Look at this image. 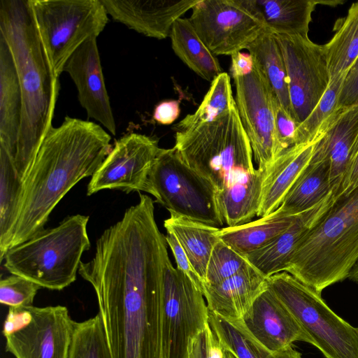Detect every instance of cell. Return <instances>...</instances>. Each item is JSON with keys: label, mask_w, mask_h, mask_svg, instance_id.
Here are the masks:
<instances>
[{"label": "cell", "mask_w": 358, "mask_h": 358, "mask_svg": "<svg viewBox=\"0 0 358 358\" xmlns=\"http://www.w3.org/2000/svg\"><path fill=\"white\" fill-rule=\"evenodd\" d=\"M153 222L122 219L97 239L78 273L93 287L112 358H166L164 273L170 259Z\"/></svg>", "instance_id": "6da1fadb"}, {"label": "cell", "mask_w": 358, "mask_h": 358, "mask_svg": "<svg viewBox=\"0 0 358 358\" xmlns=\"http://www.w3.org/2000/svg\"><path fill=\"white\" fill-rule=\"evenodd\" d=\"M110 141V135L99 124L69 116L50 129L24 181L10 249L45 229L63 197L99 168L113 148Z\"/></svg>", "instance_id": "7a4b0ae2"}, {"label": "cell", "mask_w": 358, "mask_h": 358, "mask_svg": "<svg viewBox=\"0 0 358 358\" xmlns=\"http://www.w3.org/2000/svg\"><path fill=\"white\" fill-rule=\"evenodd\" d=\"M173 147L189 167L213 186L227 227L249 222L257 216L266 172L255 168L236 102L215 120L176 131Z\"/></svg>", "instance_id": "3957f363"}, {"label": "cell", "mask_w": 358, "mask_h": 358, "mask_svg": "<svg viewBox=\"0 0 358 358\" xmlns=\"http://www.w3.org/2000/svg\"><path fill=\"white\" fill-rule=\"evenodd\" d=\"M0 38L12 55L22 97L20 131L11 163L24 183L43 140L53 127L59 78L42 48L28 0H0Z\"/></svg>", "instance_id": "277c9868"}, {"label": "cell", "mask_w": 358, "mask_h": 358, "mask_svg": "<svg viewBox=\"0 0 358 358\" xmlns=\"http://www.w3.org/2000/svg\"><path fill=\"white\" fill-rule=\"evenodd\" d=\"M358 260V186L337 197L300 240L285 271L320 293L348 278Z\"/></svg>", "instance_id": "5b68a950"}, {"label": "cell", "mask_w": 358, "mask_h": 358, "mask_svg": "<svg viewBox=\"0 0 358 358\" xmlns=\"http://www.w3.org/2000/svg\"><path fill=\"white\" fill-rule=\"evenodd\" d=\"M89 216L77 214L44 229L6 253L4 267L41 288L60 291L73 283L83 254L90 248Z\"/></svg>", "instance_id": "8992f818"}, {"label": "cell", "mask_w": 358, "mask_h": 358, "mask_svg": "<svg viewBox=\"0 0 358 358\" xmlns=\"http://www.w3.org/2000/svg\"><path fill=\"white\" fill-rule=\"evenodd\" d=\"M42 48L57 78L71 55L108 22L101 0H28Z\"/></svg>", "instance_id": "52a82bcc"}, {"label": "cell", "mask_w": 358, "mask_h": 358, "mask_svg": "<svg viewBox=\"0 0 358 358\" xmlns=\"http://www.w3.org/2000/svg\"><path fill=\"white\" fill-rule=\"evenodd\" d=\"M266 282L326 358H358V328L337 315L320 293L286 271Z\"/></svg>", "instance_id": "ba28073f"}, {"label": "cell", "mask_w": 358, "mask_h": 358, "mask_svg": "<svg viewBox=\"0 0 358 358\" xmlns=\"http://www.w3.org/2000/svg\"><path fill=\"white\" fill-rule=\"evenodd\" d=\"M145 192L169 211L212 227L224 224L213 186L189 167L174 147L161 148Z\"/></svg>", "instance_id": "9c48e42d"}, {"label": "cell", "mask_w": 358, "mask_h": 358, "mask_svg": "<svg viewBox=\"0 0 358 358\" xmlns=\"http://www.w3.org/2000/svg\"><path fill=\"white\" fill-rule=\"evenodd\" d=\"M208 324L202 291L169 259L163 288V336L166 358H187L190 341Z\"/></svg>", "instance_id": "30bf717a"}, {"label": "cell", "mask_w": 358, "mask_h": 358, "mask_svg": "<svg viewBox=\"0 0 358 358\" xmlns=\"http://www.w3.org/2000/svg\"><path fill=\"white\" fill-rule=\"evenodd\" d=\"M188 19L215 56H231L246 49L265 29L241 0H199Z\"/></svg>", "instance_id": "8fae6325"}, {"label": "cell", "mask_w": 358, "mask_h": 358, "mask_svg": "<svg viewBox=\"0 0 358 358\" xmlns=\"http://www.w3.org/2000/svg\"><path fill=\"white\" fill-rule=\"evenodd\" d=\"M286 66L292 115L300 124L326 92L331 78L323 45L309 37L275 34Z\"/></svg>", "instance_id": "7c38bea8"}, {"label": "cell", "mask_w": 358, "mask_h": 358, "mask_svg": "<svg viewBox=\"0 0 358 358\" xmlns=\"http://www.w3.org/2000/svg\"><path fill=\"white\" fill-rule=\"evenodd\" d=\"M233 79L236 108L249 138L257 169L266 172L278 157L273 93L255 62L249 74Z\"/></svg>", "instance_id": "4fadbf2b"}, {"label": "cell", "mask_w": 358, "mask_h": 358, "mask_svg": "<svg viewBox=\"0 0 358 358\" xmlns=\"http://www.w3.org/2000/svg\"><path fill=\"white\" fill-rule=\"evenodd\" d=\"M158 141L129 133L115 141L113 148L92 176L87 187L91 196L103 189L146 192L148 175L160 152Z\"/></svg>", "instance_id": "5bb4252c"}, {"label": "cell", "mask_w": 358, "mask_h": 358, "mask_svg": "<svg viewBox=\"0 0 358 358\" xmlns=\"http://www.w3.org/2000/svg\"><path fill=\"white\" fill-rule=\"evenodd\" d=\"M30 322L6 337L15 358H68L76 322L66 306H29Z\"/></svg>", "instance_id": "9a60e30c"}, {"label": "cell", "mask_w": 358, "mask_h": 358, "mask_svg": "<svg viewBox=\"0 0 358 358\" xmlns=\"http://www.w3.org/2000/svg\"><path fill=\"white\" fill-rule=\"evenodd\" d=\"M63 72L68 73L75 83L78 101L87 117L115 135L116 124L104 82L96 37L87 40L71 55Z\"/></svg>", "instance_id": "2e32d148"}, {"label": "cell", "mask_w": 358, "mask_h": 358, "mask_svg": "<svg viewBox=\"0 0 358 358\" xmlns=\"http://www.w3.org/2000/svg\"><path fill=\"white\" fill-rule=\"evenodd\" d=\"M238 320L255 340L273 352L291 347L295 341L313 343L309 335L268 287Z\"/></svg>", "instance_id": "e0dca14e"}, {"label": "cell", "mask_w": 358, "mask_h": 358, "mask_svg": "<svg viewBox=\"0 0 358 358\" xmlns=\"http://www.w3.org/2000/svg\"><path fill=\"white\" fill-rule=\"evenodd\" d=\"M108 15L131 29L157 39L169 37L173 23L199 0H101Z\"/></svg>", "instance_id": "ac0fdd59"}, {"label": "cell", "mask_w": 358, "mask_h": 358, "mask_svg": "<svg viewBox=\"0 0 358 358\" xmlns=\"http://www.w3.org/2000/svg\"><path fill=\"white\" fill-rule=\"evenodd\" d=\"M357 151L358 104L338 108L315 143L310 163L329 165L331 181L338 192Z\"/></svg>", "instance_id": "d6986e66"}, {"label": "cell", "mask_w": 358, "mask_h": 358, "mask_svg": "<svg viewBox=\"0 0 358 358\" xmlns=\"http://www.w3.org/2000/svg\"><path fill=\"white\" fill-rule=\"evenodd\" d=\"M336 199L334 192L299 214L289 227L267 245L245 255L248 263L266 278L285 271L301 238L320 221Z\"/></svg>", "instance_id": "ffe728a7"}, {"label": "cell", "mask_w": 358, "mask_h": 358, "mask_svg": "<svg viewBox=\"0 0 358 358\" xmlns=\"http://www.w3.org/2000/svg\"><path fill=\"white\" fill-rule=\"evenodd\" d=\"M267 287L266 278L248 263L222 282L204 285L203 294L209 310L227 320H237Z\"/></svg>", "instance_id": "44dd1931"}, {"label": "cell", "mask_w": 358, "mask_h": 358, "mask_svg": "<svg viewBox=\"0 0 358 358\" xmlns=\"http://www.w3.org/2000/svg\"><path fill=\"white\" fill-rule=\"evenodd\" d=\"M22 116V97L10 50L0 38V150L15 157Z\"/></svg>", "instance_id": "7402d4cb"}, {"label": "cell", "mask_w": 358, "mask_h": 358, "mask_svg": "<svg viewBox=\"0 0 358 358\" xmlns=\"http://www.w3.org/2000/svg\"><path fill=\"white\" fill-rule=\"evenodd\" d=\"M315 142L293 146L277 158L266 171L257 217L270 215L280 206L309 164Z\"/></svg>", "instance_id": "603a6c76"}, {"label": "cell", "mask_w": 358, "mask_h": 358, "mask_svg": "<svg viewBox=\"0 0 358 358\" xmlns=\"http://www.w3.org/2000/svg\"><path fill=\"white\" fill-rule=\"evenodd\" d=\"M271 32L308 37L315 0H241Z\"/></svg>", "instance_id": "cb8c5ba5"}, {"label": "cell", "mask_w": 358, "mask_h": 358, "mask_svg": "<svg viewBox=\"0 0 358 358\" xmlns=\"http://www.w3.org/2000/svg\"><path fill=\"white\" fill-rule=\"evenodd\" d=\"M336 192L331 181L329 165L324 162H309L280 206L272 214L285 216L299 215Z\"/></svg>", "instance_id": "d4e9b609"}, {"label": "cell", "mask_w": 358, "mask_h": 358, "mask_svg": "<svg viewBox=\"0 0 358 358\" xmlns=\"http://www.w3.org/2000/svg\"><path fill=\"white\" fill-rule=\"evenodd\" d=\"M169 213L170 217L164 221V227L177 238L204 285L207 265L212 250L220 240L217 234L220 228Z\"/></svg>", "instance_id": "484cf974"}, {"label": "cell", "mask_w": 358, "mask_h": 358, "mask_svg": "<svg viewBox=\"0 0 358 358\" xmlns=\"http://www.w3.org/2000/svg\"><path fill=\"white\" fill-rule=\"evenodd\" d=\"M246 50L267 80L275 97L292 116L286 66L276 36L265 27Z\"/></svg>", "instance_id": "4316f807"}, {"label": "cell", "mask_w": 358, "mask_h": 358, "mask_svg": "<svg viewBox=\"0 0 358 358\" xmlns=\"http://www.w3.org/2000/svg\"><path fill=\"white\" fill-rule=\"evenodd\" d=\"M169 37L175 54L203 79L212 82L222 73L218 59L199 37L188 18H178Z\"/></svg>", "instance_id": "83f0119b"}, {"label": "cell", "mask_w": 358, "mask_h": 358, "mask_svg": "<svg viewBox=\"0 0 358 358\" xmlns=\"http://www.w3.org/2000/svg\"><path fill=\"white\" fill-rule=\"evenodd\" d=\"M298 215L271 214L241 225L220 228L217 236L232 249L245 255L267 245L289 227Z\"/></svg>", "instance_id": "f1b7e54d"}, {"label": "cell", "mask_w": 358, "mask_h": 358, "mask_svg": "<svg viewBox=\"0 0 358 358\" xmlns=\"http://www.w3.org/2000/svg\"><path fill=\"white\" fill-rule=\"evenodd\" d=\"M208 323L224 349L237 358H302L292 346L273 352L265 348L237 320H227L208 310Z\"/></svg>", "instance_id": "f546056e"}, {"label": "cell", "mask_w": 358, "mask_h": 358, "mask_svg": "<svg viewBox=\"0 0 358 358\" xmlns=\"http://www.w3.org/2000/svg\"><path fill=\"white\" fill-rule=\"evenodd\" d=\"M23 182L6 152L0 150V261L10 249L20 215Z\"/></svg>", "instance_id": "4dcf8cb0"}, {"label": "cell", "mask_w": 358, "mask_h": 358, "mask_svg": "<svg viewBox=\"0 0 358 358\" xmlns=\"http://www.w3.org/2000/svg\"><path fill=\"white\" fill-rule=\"evenodd\" d=\"M334 34L323 45L330 78L346 73L358 59V1L334 26Z\"/></svg>", "instance_id": "1f68e13d"}, {"label": "cell", "mask_w": 358, "mask_h": 358, "mask_svg": "<svg viewBox=\"0 0 358 358\" xmlns=\"http://www.w3.org/2000/svg\"><path fill=\"white\" fill-rule=\"evenodd\" d=\"M234 103L230 76L222 72L211 82L210 87L197 110L194 113L186 115L176 125V131H185L202 123L215 120L225 113Z\"/></svg>", "instance_id": "d6a6232c"}, {"label": "cell", "mask_w": 358, "mask_h": 358, "mask_svg": "<svg viewBox=\"0 0 358 358\" xmlns=\"http://www.w3.org/2000/svg\"><path fill=\"white\" fill-rule=\"evenodd\" d=\"M347 73L331 79L317 106L305 120L298 125L296 145L312 143L320 138L338 108V99Z\"/></svg>", "instance_id": "836d02e7"}, {"label": "cell", "mask_w": 358, "mask_h": 358, "mask_svg": "<svg viewBox=\"0 0 358 358\" xmlns=\"http://www.w3.org/2000/svg\"><path fill=\"white\" fill-rule=\"evenodd\" d=\"M68 358H112L99 314L76 322Z\"/></svg>", "instance_id": "e575fe53"}, {"label": "cell", "mask_w": 358, "mask_h": 358, "mask_svg": "<svg viewBox=\"0 0 358 358\" xmlns=\"http://www.w3.org/2000/svg\"><path fill=\"white\" fill-rule=\"evenodd\" d=\"M248 264L245 255L219 240L207 265L204 285H217L237 273Z\"/></svg>", "instance_id": "d590c367"}, {"label": "cell", "mask_w": 358, "mask_h": 358, "mask_svg": "<svg viewBox=\"0 0 358 358\" xmlns=\"http://www.w3.org/2000/svg\"><path fill=\"white\" fill-rule=\"evenodd\" d=\"M41 287L20 275L12 274L0 280V302L9 307L33 306L35 296Z\"/></svg>", "instance_id": "8d00e7d4"}, {"label": "cell", "mask_w": 358, "mask_h": 358, "mask_svg": "<svg viewBox=\"0 0 358 358\" xmlns=\"http://www.w3.org/2000/svg\"><path fill=\"white\" fill-rule=\"evenodd\" d=\"M273 108L278 141V157L296 145L298 124L273 94Z\"/></svg>", "instance_id": "74e56055"}, {"label": "cell", "mask_w": 358, "mask_h": 358, "mask_svg": "<svg viewBox=\"0 0 358 358\" xmlns=\"http://www.w3.org/2000/svg\"><path fill=\"white\" fill-rule=\"evenodd\" d=\"M165 238L168 245L172 251L177 265L176 268L187 275L203 292V282L192 266L185 250L177 238L169 231H166Z\"/></svg>", "instance_id": "f35d334b"}, {"label": "cell", "mask_w": 358, "mask_h": 358, "mask_svg": "<svg viewBox=\"0 0 358 358\" xmlns=\"http://www.w3.org/2000/svg\"><path fill=\"white\" fill-rule=\"evenodd\" d=\"M358 104V59L348 71L338 99V108Z\"/></svg>", "instance_id": "ab89813d"}, {"label": "cell", "mask_w": 358, "mask_h": 358, "mask_svg": "<svg viewBox=\"0 0 358 358\" xmlns=\"http://www.w3.org/2000/svg\"><path fill=\"white\" fill-rule=\"evenodd\" d=\"M31 319V314L28 307L13 308L9 307L8 314L5 318L2 333L6 338L15 331L19 330Z\"/></svg>", "instance_id": "60d3db41"}, {"label": "cell", "mask_w": 358, "mask_h": 358, "mask_svg": "<svg viewBox=\"0 0 358 358\" xmlns=\"http://www.w3.org/2000/svg\"><path fill=\"white\" fill-rule=\"evenodd\" d=\"M180 113V105L178 101H163L155 106L152 118L159 124L169 125L178 117Z\"/></svg>", "instance_id": "b9f144b4"}, {"label": "cell", "mask_w": 358, "mask_h": 358, "mask_svg": "<svg viewBox=\"0 0 358 358\" xmlns=\"http://www.w3.org/2000/svg\"><path fill=\"white\" fill-rule=\"evenodd\" d=\"M358 186V151L351 160L343 178L336 197L348 194Z\"/></svg>", "instance_id": "7bdbcfd3"}, {"label": "cell", "mask_w": 358, "mask_h": 358, "mask_svg": "<svg viewBox=\"0 0 358 358\" xmlns=\"http://www.w3.org/2000/svg\"><path fill=\"white\" fill-rule=\"evenodd\" d=\"M207 327L196 336L189 344L187 358H209L208 355V329Z\"/></svg>", "instance_id": "ee69618b"}, {"label": "cell", "mask_w": 358, "mask_h": 358, "mask_svg": "<svg viewBox=\"0 0 358 358\" xmlns=\"http://www.w3.org/2000/svg\"><path fill=\"white\" fill-rule=\"evenodd\" d=\"M231 74L233 78L249 74L253 69L254 61L250 53L238 52L231 56Z\"/></svg>", "instance_id": "f6af8a7d"}, {"label": "cell", "mask_w": 358, "mask_h": 358, "mask_svg": "<svg viewBox=\"0 0 358 358\" xmlns=\"http://www.w3.org/2000/svg\"><path fill=\"white\" fill-rule=\"evenodd\" d=\"M348 278L358 284V260L353 266V268H352L349 274Z\"/></svg>", "instance_id": "bcb514c9"}, {"label": "cell", "mask_w": 358, "mask_h": 358, "mask_svg": "<svg viewBox=\"0 0 358 358\" xmlns=\"http://www.w3.org/2000/svg\"><path fill=\"white\" fill-rule=\"evenodd\" d=\"M344 1H319V3L325 4L326 6H336L338 4H342Z\"/></svg>", "instance_id": "7dc6e473"}, {"label": "cell", "mask_w": 358, "mask_h": 358, "mask_svg": "<svg viewBox=\"0 0 358 358\" xmlns=\"http://www.w3.org/2000/svg\"><path fill=\"white\" fill-rule=\"evenodd\" d=\"M224 358H237V357L230 350L224 349Z\"/></svg>", "instance_id": "c3c4849f"}]
</instances>
